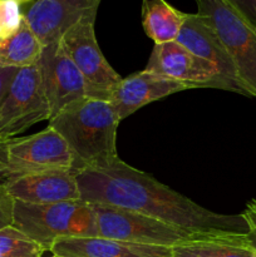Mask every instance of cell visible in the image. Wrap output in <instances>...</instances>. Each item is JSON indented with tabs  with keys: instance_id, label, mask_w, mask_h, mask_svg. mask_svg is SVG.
<instances>
[{
	"instance_id": "10",
	"label": "cell",
	"mask_w": 256,
	"mask_h": 257,
	"mask_svg": "<svg viewBox=\"0 0 256 257\" xmlns=\"http://www.w3.org/2000/svg\"><path fill=\"white\" fill-rule=\"evenodd\" d=\"M38 64L52 118L67 105L87 98L84 79L60 39L43 48Z\"/></svg>"
},
{
	"instance_id": "1",
	"label": "cell",
	"mask_w": 256,
	"mask_h": 257,
	"mask_svg": "<svg viewBox=\"0 0 256 257\" xmlns=\"http://www.w3.org/2000/svg\"><path fill=\"white\" fill-rule=\"evenodd\" d=\"M80 198L88 203L115 206L177 227L213 237L246 235L243 215H222L197 205L122 160L103 168L77 173Z\"/></svg>"
},
{
	"instance_id": "26",
	"label": "cell",
	"mask_w": 256,
	"mask_h": 257,
	"mask_svg": "<svg viewBox=\"0 0 256 257\" xmlns=\"http://www.w3.org/2000/svg\"><path fill=\"white\" fill-rule=\"evenodd\" d=\"M252 202H253V203H255V205H256V200H255V201H252Z\"/></svg>"
},
{
	"instance_id": "6",
	"label": "cell",
	"mask_w": 256,
	"mask_h": 257,
	"mask_svg": "<svg viewBox=\"0 0 256 257\" xmlns=\"http://www.w3.org/2000/svg\"><path fill=\"white\" fill-rule=\"evenodd\" d=\"M197 14L227 50L246 94L256 98V28L223 0H196Z\"/></svg>"
},
{
	"instance_id": "3",
	"label": "cell",
	"mask_w": 256,
	"mask_h": 257,
	"mask_svg": "<svg viewBox=\"0 0 256 257\" xmlns=\"http://www.w3.org/2000/svg\"><path fill=\"white\" fill-rule=\"evenodd\" d=\"M13 226L44 251L62 237H97L92 205L83 200L57 203L14 201Z\"/></svg>"
},
{
	"instance_id": "5",
	"label": "cell",
	"mask_w": 256,
	"mask_h": 257,
	"mask_svg": "<svg viewBox=\"0 0 256 257\" xmlns=\"http://www.w3.org/2000/svg\"><path fill=\"white\" fill-rule=\"evenodd\" d=\"M54 170H74V158L50 125L34 135L0 141V183Z\"/></svg>"
},
{
	"instance_id": "16",
	"label": "cell",
	"mask_w": 256,
	"mask_h": 257,
	"mask_svg": "<svg viewBox=\"0 0 256 257\" xmlns=\"http://www.w3.org/2000/svg\"><path fill=\"white\" fill-rule=\"evenodd\" d=\"M187 13L176 9L166 0H142V25L155 44L175 42Z\"/></svg>"
},
{
	"instance_id": "27",
	"label": "cell",
	"mask_w": 256,
	"mask_h": 257,
	"mask_svg": "<svg viewBox=\"0 0 256 257\" xmlns=\"http://www.w3.org/2000/svg\"><path fill=\"white\" fill-rule=\"evenodd\" d=\"M50 257H58V256H50Z\"/></svg>"
},
{
	"instance_id": "4",
	"label": "cell",
	"mask_w": 256,
	"mask_h": 257,
	"mask_svg": "<svg viewBox=\"0 0 256 257\" xmlns=\"http://www.w3.org/2000/svg\"><path fill=\"white\" fill-rule=\"evenodd\" d=\"M90 205L99 237L171 248L192 241L213 238V236L177 227L125 208L102 203Z\"/></svg>"
},
{
	"instance_id": "17",
	"label": "cell",
	"mask_w": 256,
	"mask_h": 257,
	"mask_svg": "<svg viewBox=\"0 0 256 257\" xmlns=\"http://www.w3.org/2000/svg\"><path fill=\"white\" fill-rule=\"evenodd\" d=\"M43 48L24 18L14 34L0 39V68L22 69L35 65L42 57Z\"/></svg>"
},
{
	"instance_id": "25",
	"label": "cell",
	"mask_w": 256,
	"mask_h": 257,
	"mask_svg": "<svg viewBox=\"0 0 256 257\" xmlns=\"http://www.w3.org/2000/svg\"><path fill=\"white\" fill-rule=\"evenodd\" d=\"M18 3H19L20 5L22 4H25V3H29V2H33V0H17Z\"/></svg>"
},
{
	"instance_id": "9",
	"label": "cell",
	"mask_w": 256,
	"mask_h": 257,
	"mask_svg": "<svg viewBox=\"0 0 256 257\" xmlns=\"http://www.w3.org/2000/svg\"><path fill=\"white\" fill-rule=\"evenodd\" d=\"M145 70L192 85L193 88H215L238 93L207 60L196 57L175 42L155 44Z\"/></svg>"
},
{
	"instance_id": "7",
	"label": "cell",
	"mask_w": 256,
	"mask_h": 257,
	"mask_svg": "<svg viewBox=\"0 0 256 257\" xmlns=\"http://www.w3.org/2000/svg\"><path fill=\"white\" fill-rule=\"evenodd\" d=\"M50 118L39 64L18 69L0 100V141L17 137Z\"/></svg>"
},
{
	"instance_id": "18",
	"label": "cell",
	"mask_w": 256,
	"mask_h": 257,
	"mask_svg": "<svg viewBox=\"0 0 256 257\" xmlns=\"http://www.w3.org/2000/svg\"><path fill=\"white\" fill-rule=\"evenodd\" d=\"M172 257H256L245 235L192 241L172 247Z\"/></svg>"
},
{
	"instance_id": "21",
	"label": "cell",
	"mask_w": 256,
	"mask_h": 257,
	"mask_svg": "<svg viewBox=\"0 0 256 257\" xmlns=\"http://www.w3.org/2000/svg\"><path fill=\"white\" fill-rule=\"evenodd\" d=\"M14 198L9 195L7 188L0 183V228L13 226Z\"/></svg>"
},
{
	"instance_id": "19",
	"label": "cell",
	"mask_w": 256,
	"mask_h": 257,
	"mask_svg": "<svg viewBox=\"0 0 256 257\" xmlns=\"http://www.w3.org/2000/svg\"><path fill=\"white\" fill-rule=\"evenodd\" d=\"M44 248L14 226L0 228V257H43Z\"/></svg>"
},
{
	"instance_id": "24",
	"label": "cell",
	"mask_w": 256,
	"mask_h": 257,
	"mask_svg": "<svg viewBox=\"0 0 256 257\" xmlns=\"http://www.w3.org/2000/svg\"><path fill=\"white\" fill-rule=\"evenodd\" d=\"M17 70L18 69H14V68H0V100L4 97Z\"/></svg>"
},
{
	"instance_id": "13",
	"label": "cell",
	"mask_w": 256,
	"mask_h": 257,
	"mask_svg": "<svg viewBox=\"0 0 256 257\" xmlns=\"http://www.w3.org/2000/svg\"><path fill=\"white\" fill-rule=\"evenodd\" d=\"M187 89L195 88L186 83L143 69L128 75L127 78H122L113 92L110 103L119 119L123 120L146 104Z\"/></svg>"
},
{
	"instance_id": "8",
	"label": "cell",
	"mask_w": 256,
	"mask_h": 257,
	"mask_svg": "<svg viewBox=\"0 0 256 257\" xmlns=\"http://www.w3.org/2000/svg\"><path fill=\"white\" fill-rule=\"evenodd\" d=\"M94 23L80 20L62 35L60 42L84 79L87 98L110 102L122 77L103 55L95 38Z\"/></svg>"
},
{
	"instance_id": "15",
	"label": "cell",
	"mask_w": 256,
	"mask_h": 257,
	"mask_svg": "<svg viewBox=\"0 0 256 257\" xmlns=\"http://www.w3.org/2000/svg\"><path fill=\"white\" fill-rule=\"evenodd\" d=\"M58 257H172V248L104 237H62L50 247Z\"/></svg>"
},
{
	"instance_id": "11",
	"label": "cell",
	"mask_w": 256,
	"mask_h": 257,
	"mask_svg": "<svg viewBox=\"0 0 256 257\" xmlns=\"http://www.w3.org/2000/svg\"><path fill=\"white\" fill-rule=\"evenodd\" d=\"M102 0H35L24 18L43 45L57 42L80 20L95 22Z\"/></svg>"
},
{
	"instance_id": "23",
	"label": "cell",
	"mask_w": 256,
	"mask_h": 257,
	"mask_svg": "<svg viewBox=\"0 0 256 257\" xmlns=\"http://www.w3.org/2000/svg\"><path fill=\"white\" fill-rule=\"evenodd\" d=\"M245 217L246 222H247V232L245 235V241L247 245L256 250V205L251 202L242 213Z\"/></svg>"
},
{
	"instance_id": "22",
	"label": "cell",
	"mask_w": 256,
	"mask_h": 257,
	"mask_svg": "<svg viewBox=\"0 0 256 257\" xmlns=\"http://www.w3.org/2000/svg\"><path fill=\"white\" fill-rule=\"evenodd\" d=\"M223 2L256 28V0H223Z\"/></svg>"
},
{
	"instance_id": "20",
	"label": "cell",
	"mask_w": 256,
	"mask_h": 257,
	"mask_svg": "<svg viewBox=\"0 0 256 257\" xmlns=\"http://www.w3.org/2000/svg\"><path fill=\"white\" fill-rule=\"evenodd\" d=\"M23 20L24 14L17 0H0V39L14 34Z\"/></svg>"
},
{
	"instance_id": "2",
	"label": "cell",
	"mask_w": 256,
	"mask_h": 257,
	"mask_svg": "<svg viewBox=\"0 0 256 257\" xmlns=\"http://www.w3.org/2000/svg\"><path fill=\"white\" fill-rule=\"evenodd\" d=\"M120 119L108 100L83 98L50 118L49 124L67 143L77 172L103 168L119 160L117 130Z\"/></svg>"
},
{
	"instance_id": "14",
	"label": "cell",
	"mask_w": 256,
	"mask_h": 257,
	"mask_svg": "<svg viewBox=\"0 0 256 257\" xmlns=\"http://www.w3.org/2000/svg\"><path fill=\"white\" fill-rule=\"evenodd\" d=\"M176 42L180 43L196 57L215 65L220 74L227 79L240 94L247 95L238 80L235 65L218 35L197 13L187 14Z\"/></svg>"
},
{
	"instance_id": "12",
	"label": "cell",
	"mask_w": 256,
	"mask_h": 257,
	"mask_svg": "<svg viewBox=\"0 0 256 257\" xmlns=\"http://www.w3.org/2000/svg\"><path fill=\"white\" fill-rule=\"evenodd\" d=\"M77 171L54 170L33 173L3 183L14 201L25 203H57L79 201Z\"/></svg>"
}]
</instances>
